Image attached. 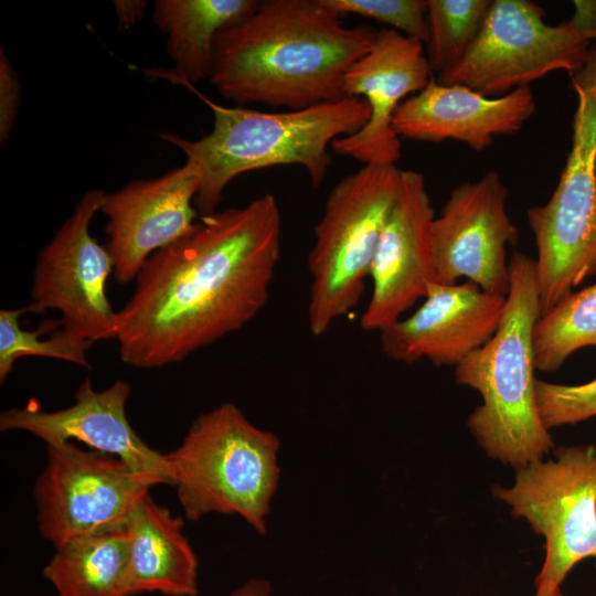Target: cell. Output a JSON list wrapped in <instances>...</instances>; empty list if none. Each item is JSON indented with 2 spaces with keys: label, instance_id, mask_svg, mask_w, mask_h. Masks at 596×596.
<instances>
[{
  "label": "cell",
  "instance_id": "obj_6",
  "mask_svg": "<svg viewBox=\"0 0 596 596\" xmlns=\"http://www.w3.org/2000/svg\"><path fill=\"white\" fill-rule=\"evenodd\" d=\"M572 87L577 103L565 167L549 201L526 211L542 315L596 275V43Z\"/></svg>",
  "mask_w": 596,
  "mask_h": 596
},
{
  "label": "cell",
  "instance_id": "obj_27",
  "mask_svg": "<svg viewBox=\"0 0 596 596\" xmlns=\"http://www.w3.org/2000/svg\"><path fill=\"white\" fill-rule=\"evenodd\" d=\"M21 85L4 51L0 50V142L9 138L18 114Z\"/></svg>",
  "mask_w": 596,
  "mask_h": 596
},
{
  "label": "cell",
  "instance_id": "obj_8",
  "mask_svg": "<svg viewBox=\"0 0 596 596\" xmlns=\"http://www.w3.org/2000/svg\"><path fill=\"white\" fill-rule=\"evenodd\" d=\"M554 456L517 468L511 488H492L514 518L545 540L536 595L560 589L579 562L596 561V446L560 447Z\"/></svg>",
  "mask_w": 596,
  "mask_h": 596
},
{
  "label": "cell",
  "instance_id": "obj_18",
  "mask_svg": "<svg viewBox=\"0 0 596 596\" xmlns=\"http://www.w3.org/2000/svg\"><path fill=\"white\" fill-rule=\"evenodd\" d=\"M535 106L530 86L493 98L464 85L440 84L432 78L424 89L401 103L392 127L400 138L456 140L481 151L491 146L494 137L520 131Z\"/></svg>",
  "mask_w": 596,
  "mask_h": 596
},
{
  "label": "cell",
  "instance_id": "obj_11",
  "mask_svg": "<svg viewBox=\"0 0 596 596\" xmlns=\"http://www.w3.org/2000/svg\"><path fill=\"white\" fill-rule=\"evenodd\" d=\"M105 192L88 190L41 251L31 286L30 312L58 310L61 327L89 342L117 338L119 315L108 301L111 257L89 233Z\"/></svg>",
  "mask_w": 596,
  "mask_h": 596
},
{
  "label": "cell",
  "instance_id": "obj_15",
  "mask_svg": "<svg viewBox=\"0 0 596 596\" xmlns=\"http://www.w3.org/2000/svg\"><path fill=\"white\" fill-rule=\"evenodd\" d=\"M432 75L424 43L390 28L379 30L370 50L343 75L344 96L363 98L369 120L355 134L334 139L331 149L364 164H395L402 146L392 127L394 113L405 96L424 89Z\"/></svg>",
  "mask_w": 596,
  "mask_h": 596
},
{
  "label": "cell",
  "instance_id": "obj_17",
  "mask_svg": "<svg viewBox=\"0 0 596 596\" xmlns=\"http://www.w3.org/2000/svg\"><path fill=\"white\" fill-rule=\"evenodd\" d=\"M507 296L482 290L475 283H432L422 306L409 317L381 331V345L391 360L412 364L422 359L437 366L458 365L496 333Z\"/></svg>",
  "mask_w": 596,
  "mask_h": 596
},
{
  "label": "cell",
  "instance_id": "obj_26",
  "mask_svg": "<svg viewBox=\"0 0 596 596\" xmlns=\"http://www.w3.org/2000/svg\"><path fill=\"white\" fill-rule=\"evenodd\" d=\"M337 11L358 14L384 23L425 44L427 40V0H323Z\"/></svg>",
  "mask_w": 596,
  "mask_h": 596
},
{
  "label": "cell",
  "instance_id": "obj_29",
  "mask_svg": "<svg viewBox=\"0 0 596 596\" xmlns=\"http://www.w3.org/2000/svg\"><path fill=\"white\" fill-rule=\"evenodd\" d=\"M114 6L120 28L127 30L142 19L147 2L143 0H116Z\"/></svg>",
  "mask_w": 596,
  "mask_h": 596
},
{
  "label": "cell",
  "instance_id": "obj_2",
  "mask_svg": "<svg viewBox=\"0 0 596 596\" xmlns=\"http://www.w3.org/2000/svg\"><path fill=\"white\" fill-rule=\"evenodd\" d=\"M377 31L344 26L323 0H267L214 43L210 82L236 104L298 110L344 98L343 75Z\"/></svg>",
  "mask_w": 596,
  "mask_h": 596
},
{
  "label": "cell",
  "instance_id": "obj_31",
  "mask_svg": "<svg viewBox=\"0 0 596 596\" xmlns=\"http://www.w3.org/2000/svg\"><path fill=\"white\" fill-rule=\"evenodd\" d=\"M534 596H565L563 595L560 589L555 590V592H552V593H549V594H544V595H534Z\"/></svg>",
  "mask_w": 596,
  "mask_h": 596
},
{
  "label": "cell",
  "instance_id": "obj_12",
  "mask_svg": "<svg viewBox=\"0 0 596 596\" xmlns=\"http://www.w3.org/2000/svg\"><path fill=\"white\" fill-rule=\"evenodd\" d=\"M509 190L497 171L454 188L433 222L436 281L466 278L482 290L507 296L510 287L508 245L519 231L507 213Z\"/></svg>",
  "mask_w": 596,
  "mask_h": 596
},
{
  "label": "cell",
  "instance_id": "obj_14",
  "mask_svg": "<svg viewBox=\"0 0 596 596\" xmlns=\"http://www.w3.org/2000/svg\"><path fill=\"white\" fill-rule=\"evenodd\" d=\"M199 170L187 161L159 178L135 180L105 193L100 211L107 215L105 245L119 284L137 278L146 262L158 251L194 231V199Z\"/></svg>",
  "mask_w": 596,
  "mask_h": 596
},
{
  "label": "cell",
  "instance_id": "obj_19",
  "mask_svg": "<svg viewBox=\"0 0 596 596\" xmlns=\"http://www.w3.org/2000/svg\"><path fill=\"white\" fill-rule=\"evenodd\" d=\"M182 518L147 493L128 522V594L196 596L199 562Z\"/></svg>",
  "mask_w": 596,
  "mask_h": 596
},
{
  "label": "cell",
  "instance_id": "obj_28",
  "mask_svg": "<svg viewBox=\"0 0 596 596\" xmlns=\"http://www.w3.org/2000/svg\"><path fill=\"white\" fill-rule=\"evenodd\" d=\"M574 11L567 20L588 42L596 43V0L573 1Z\"/></svg>",
  "mask_w": 596,
  "mask_h": 596
},
{
  "label": "cell",
  "instance_id": "obj_9",
  "mask_svg": "<svg viewBox=\"0 0 596 596\" xmlns=\"http://www.w3.org/2000/svg\"><path fill=\"white\" fill-rule=\"evenodd\" d=\"M590 45L567 20L546 23L544 10L533 1L493 0L471 47L437 82L496 98L555 71L573 75L585 64Z\"/></svg>",
  "mask_w": 596,
  "mask_h": 596
},
{
  "label": "cell",
  "instance_id": "obj_25",
  "mask_svg": "<svg viewBox=\"0 0 596 596\" xmlns=\"http://www.w3.org/2000/svg\"><path fill=\"white\" fill-rule=\"evenodd\" d=\"M535 400L540 417L550 430L596 416V379L579 385L535 381Z\"/></svg>",
  "mask_w": 596,
  "mask_h": 596
},
{
  "label": "cell",
  "instance_id": "obj_16",
  "mask_svg": "<svg viewBox=\"0 0 596 596\" xmlns=\"http://www.w3.org/2000/svg\"><path fill=\"white\" fill-rule=\"evenodd\" d=\"M129 394L130 386L124 381L96 391L86 379L75 392L73 405L46 412L30 401L24 407L2 412L0 430L28 432L46 445L78 440L93 450L119 458L152 486H173L166 455L149 447L127 418Z\"/></svg>",
  "mask_w": 596,
  "mask_h": 596
},
{
  "label": "cell",
  "instance_id": "obj_5",
  "mask_svg": "<svg viewBox=\"0 0 596 596\" xmlns=\"http://www.w3.org/2000/svg\"><path fill=\"white\" fill-rule=\"evenodd\" d=\"M280 441L253 425L233 403L201 414L181 445L164 454L184 515L237 514L257 533L279 483Z\"/></svg>",
  "mask_w": 596,
  "mask_h": 596
},
{
  "label": "cell",
  "instance_id": "obj_7",
  "mask_svg": "<svg viewBox=\"0 0 596 596\" xmlns=\"http://www.w3.org/2000/svg\"><path fill=\"white\" fill-rule=\"evenodd\" d=\"M401 178L395 164H364L331 189L307 259V316L313 336L324 334L360 301Z\"/></svg>",
  "mask_w": 596,
  "mask_h": 596
},
{
  "label": "cell",
  "instance_id": "obj_1",
  "mask_svg": "<svg viewBox=\"0 0 596 596\" xmlns=\"http://www.w3.org/2000/svg\"><path fill=\"white\" fill-rule=\"evenodd\" d=\"M280 253L281 215L270 193L200 217L137 276L118 312L120 360L162 368L241 330L267 304Z\"/></svg>",
  "mask_w": 596,
  "mask_h": 596
},
{
  "label": "cell",
  "instance_id": "obj_21",
  "mask_svg": "<svg viewBox=\"0 0 596 596\" xmlns=\"http://www.w3.org/2000/svg\"><path fill=\"white\" fill-rule=\"evenodd\" d=\"M43 576L58 596H129L127 524L57 547Z\"/></svg>",
  "mask_w": 596,
  "mask_h": 596
},
{
  "label": "cell",
  "instance_id": "obj_22",
  "mask_svg": "<svg viewBox=\"0 0 596 596\" xmlns=\"http://www.w3.org/2000/svg\"><path fill=\"white\" fill-rule=\"evenodd\" d=\"M533 345L535 369L541 372H554L575 351L596 347V283L571 292L541 315Z\"/></svg>",
  "mask_w": 596,
  "mask_h": 596
},
{
  "label": "cell",
  "instance_id": "obj_23",
  "mask_svg": "<svg viewBox=\"0 0 596 596\" xmlns=\"http://www.w3.org/2000/svg\"><path fill=\"white\" fill-rule=\"evenodd\" d=\"M492 0H427L425 54L437 75L456 65L478 38Z\"/></svg>",
  "mask_w": 596,
  "mask_h": 596
},
{
  "label": "cell",
  "instance_id": "obj_30",
  "mask_svg": "<svg viewBox=\"0 0 596 596\" xmlns=\"http://www.w3.org/2000/svg\"><path fill=\"white\" fill-rule=\"evenodd\" d=\"M272 583L264 578H251L234 589L228 596H272Z\"/></svg>",
  "mask_w": 596,
  "mask_h": 596
},
{
  "label": "cell",
  "instance_id": "obj_13",
  "mask_svg": "<svg viewBox=\"0 0 596 596\" xmlns=\"http://www.w3.org/2000/svg\"><path fill=\"white\" fill-rule=\"evenodd\" d=\"M434 219L423 174L402 170L400 192L371 263L372 294L360 320L363 330L390 327L436 281Z\"/></svg>",
  "mask_w": 596,
  "mask_h": 596
},
{
  "label": "cell",
  "instance_id": "obj_3",
  "mask_svg": "<svg viewBox=\"0 0 596 596\" xmlns=\"http://www.w3.org/2000/svg\"><path fill=\"white\" fill-rule=\"evenodd\" d=\"M213 113V129L199 140L164 132L160 138L182 150L199 170L194 207L200 217L215 213L225 187L237 175L274 166L299 164L312 187L326 179L328 148L369 120L368 103L344 97L298 110L259 111L225 107L200 95Z\"/></svg>",
  "mask_w": 596,
  "mask_h": 596
},
{
  "label": "cell",
  "instance_id": "obj_24",
  "mask_svg": "<svg viewBox=\"0 0 596 596\" xmlns=\"http://www.w3.org/2000/svg\"><path fill=\"white\" fill-rule=\"evenodd\" d=\"M28 307L0 311V382L3 383L21 356L63 360L84 368L91 366L87 350L92 342L61 327L50 338L41 339L45 328L25 330L20 326Z\"/></svg>",
  "mask_w": 596,
  "mask_h": 596
},
{
  "label": "cell",
  "instance_id": "obj_10",
  "mask_svg": "<svg viewBox=\"0 0 596 596\" xmlns=\"http://www.w3.org/2000/svg\"><path fill=\"white\" fill-rule=\"evenodd\" d=\"M34 486L38 529L55 549L125 526L151 483L119 458L72 441L46 445Z\"/></svg>",
  "mask_w": 596,
  "mask_h": 596
},
{
  "label": "cell",
  "instance_id": "obj_20",
  "mask_svg": "<svg viewBox=\"0 0 596 596\" xmlns=\"http://www.w3.org/2000/svg\"><path fill=\"white\" fill-rule=\"evenodd\" d=\"M256 0H157L153 23L167 36L178 83L210 78L217 33L249 15Z\"/></svg>",
  "mask_w": 596,
  "mask_h": 596
},
{
  "label": "cell",
  "instance_id": "obj_4",
  "mask_svg": "<svg viewBox=\"0 0 596 596\" xmlns=\"http://www.w3.org/2000/svg\"><path fill=\"white\" fill-rule=\"evenodd\" d=\"M499 328L455 366V380L482 398L467 421L478 444L490 458L520 468L543 459L554 443L535 400L533 334L542 313L535 259L514 253Z\"/></svg>",
  "mask_w": 596,
  "mask_h": 596
}]
</instances>
